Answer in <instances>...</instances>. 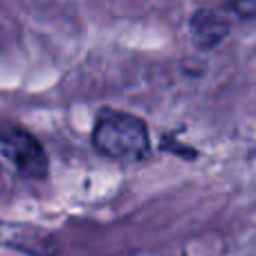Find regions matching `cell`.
Instances as JSON below:
<instances>
[{"label": "cell", "instance_id": "cell-1", "mask_svg": "<svg viewBox=\"0 0 256 256\" xmlns=\"http://www.w3.org/2000/svg\"><path fill=\"white\" fill-rule=\"evenodd\" d=\"M92 146L104 158L137 162L150 153L148 126L130 112L106 110L92 128Z\"/></svg>", "mask_w": 256, "mask_h": 256}, {"label": "cell", "instance_id": "cell-4", "mask_svg": "<svg viewBox=\"0 0 256 256\" xmlns=\"http://www.w3.org/2000/svg\"><path fill=\"white\" fill-rule=\"evenodd\" d=\"M232 12L240 18H256V0H232Z\"/></svg>", "mask_w": 256, "mask_h": 256}, {"label": "cell", "instance_id": "cell-2", "mask_svg": "<svg viewBox=\"0 0 256 256\" xmlns=\"http://www.w3.org/2000/svg\"><path fill=\"white\" fill-rule=\"evenodd\" d=\"M0 162L20 178H45L48 176V155L40 142L14 122H0Z\"/></svg>", "mask_w": 256, "mask_h": 256}, {"label": "cell", "instance_id": "cell-3", "mask_svg": "<svg viewBox=\"0 0 256 256\" xmlns=\"http://www.w3.org/2000/svg\"><path fill=\"white\" fill-rule=\"evenodd\" d=\"M189 30H191V40L196 43V48L212 50L227 38L230 20H227L225 14L216 12V9H200L191 18Z\"/></svg>", "mask_w": 256, "mask_h": 256}]
</instances>
